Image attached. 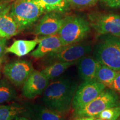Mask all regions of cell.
<instances>
[{
    "mask_svg": "<svg viewBox=\"0 0 120 120\" xmlns=\"http://www.w3.org/2000/svg\"><path fill=\"white\" fill-rule=\"evenodd\" d=\"M77 83L67 77H60L51 82L43 91L42 100L48 107L60 113L71 108Z\"/></svg>",
    "mask_w": 120,
    "mask_h": 120,
    "instance_id": "1",
    "label": "cell"
},
{
    "mask_svg": "<svg viewBox=\"0 0 120 120\" xmlns=\"http://www.w3.org/2000/svg\"><path fill=\"white\" fill-rule=\"evenodd\" d=\"M92 55L101 64L116 71H120V37L111 34L100 35Z\"/></svg>",
    "mask_w": 120,
    "mask_h": 120,
    "instance_id": "2",
    "label": "cell"
},
{
    "mask_svg": "<svg viewBox=\"0 0 120 120\" xmlns=\"http://www.w3.org/2000/svg\"><path fill=\"white\" fill-rule=\"evenodd\" d=\"M91 31L89 21L79 15H70L64 18L58 34L63 46L82 41Z\"/></svg>",
    "mask_w": 120,
    "mask_h": 120,
    "instance_id": "3",
    "label": "cell"
},
{
    "mask_svg": "<svg viewBox=\"0 0 120 120\" xmlns=\"http://www.w3.org/2000/svg\"><path fill=\"white\" fill-rule=\"evenodd\" d=\"M9 13L21 32L32 26L45 11L34 0H16L10 6Z\"/></svg>",
    "mask_w": 120,
    "mask_h": 120,
    "instance_id": "4",
    "label": "cell"
},
{
    "mask_svg": "<svg viewBox=\"0 0 120 120\" xmlns=\"http://www.w3.org/2000/svg\"><path fill=\"white\" fill-rule=\"evenodd\" d=\"M120 106V98L115 91L106 88L88 104L74 110L75 117L97 116L104 109Z\"/></svg>",
    "mask_w": 120,
    "mask_h": 120,
    "instance_id": "5",
    "label": "cell"
},
{
    "mask_svg": "<svg viewBox=\"0 0 120 120\" xmlns=\"http://www.w3.org/2000/svg\"><path fill=\"white\" fill-rule=\"evenodd\" d=\"M88 19L90 26L98 35L120 37V15L95 12L90 14Z\"/></svg>",
    "mask_w": 120,
    "mask_h": 120,
    "instance_id": "6",
    "label": "cell"
},
{
    "mask_svg": "<svg viewBox=\"0 0 120 120\" xmlns=\"http://www.w3.org/2000/svg\"><path fill=\"white\" fill-rule=\"evenodd\" d=\"M92 51L91 44L87 42H79L63 46L47 57L52 62H75L88 55Z\"/></svg>",
    "mask_w": 120,
    "mask_h": 120,
    "instance_id": "7",
    "label": "cell"
},
{
    "mask_svg": "<svg viewBox=\"0 0 120 120\" xmlns=\"http://www.w3.org/2000/svg\"><path fill=\"white\" fill-rule=\"evenodd\" d=\"M34 70L31 61L19 60L6 64L3 68V73L12 84L19 87L23 85Z\"/></svg>",
    "mask_w": 120,
    "mask_h": 120,
    "instance_id": "8",
    "label": "cell"
},
{
    "mask_svg": "<svg viewBox=\"0 0 120 120\" xmlns=\"http://www.w3.org/2000/svg\"><path fill=\"white\" fill-rule=\"evenodd\" d=\"M106 87L97 81H85L77 87L72 105L74 110L81 109L95 98Z\"/></svg>",
    "mask_w": 120,
    "mask_h": 120,
    "instance_id": "9",
    "label": "cell"
},
{
    "mask_svg": "<svg viewBox=\"0 0 120 120\" xmlns=\"http://www.w3.org/2000/svg\"><path fill=\"white\" fill-rule=\"evenodd\" d=\"M64 18L60 13L46 12L36 25L34 30V34L44 37L58 34Z\"/></svg>",
    "mask_w": 120,
    "mask_h": 120,
    "instance_id": "10",
    "label": "cell"
},
{
    "mask_svg": "<svg viewBox=\"0 0 120 120\" xmlns=\"http://www.w3.org/2000/svg\"><path fill=\"white\" fill-rule=\"evenodd\" d=\"M49 84V79L41 71L34 70L23 83L22 94L32 99L42 94Z\"/></svg>",
    "mask_w": 120,
    "mask_h": 120,
    "instance_id": "11",
    "label": "cell"
},
{
    "mask_svg": "<svg viewBox=\"0 0 120 120\" xmlns=\"http://www.w3.org/2000/svg\"><path fill=\"white\" fill-rule=\"evenodd\" d=\"M63 46L58 34L44 36L40 38L38 46L31 53V56L36 58H41L56 51Z\"/></svg>",
    "mask_w": 120,
    "mask_h": 120,
    "instance_id": "12",
    "label": "cell"
},
{
    "mask_svg": "<svg viewBox=\"0 0 120 120\" xmlns=\"http://www.w3.org/2000/svg\"><path fill=\"white\" fill-rule=\"evenodd\" d=\"M78 72L79 77L84 81H96L97 69L100 65L93 56L85 55L77 61Z\"/></svg>",
    "mask_w": 120,
    "mask_h": 120,
    "instance_id": "13",
    "label": "cell"
},
{
    "mask_svg": "<svg viewBox=\"0 0 120 120\" xmlns=\"http://www.w3.org/2000/svg\"><path fill=\"white\" fill-rule=\"evenodd\" d=\"M39 41L38 38L33 40H16L10 47L6 48V53H13L19 57L25 56L34 50Z\"/></svg>",
    "mask_w": 120,
    "mask_h": 120,
    "instance_id": "14",
    "label": "cell"
},
{
    "mask_svg": "<svg viewBox=\"0 0 120 120\" xmlns=\"http://www.w3.org/2000/svg\"><path fill=\"white\" fill-rule=\"evenodd\" d=\"M9 11L0 16V37L6 39L10 38L20 32Z\"/></svg>",
    "mask_w": 120,
    "mask_h": 120,
    "instance_id": "15",
    "label": "cell"
},
{
    "mask_svg": "<svg viewBox=\"0 0 120 120\" xmlns=\"http://www.w3.org/2000/svg\"><path fill=\"white\" fill-rule=\"evenodd\" d=\"M41 6L45 12H56L64 13L70 7L67 0H34Z\"/></svg>",
    "mask_w": 120,
    "mask_h": 120,
    "instance_id": "16",
    "label": "cell"
},
{
    "mask_svg": "<svg viewBox=\"0 0 120 120\" xmlns=\"http://www.w3.org/2000/svg\"><path fill=\"white\" fill-rule=\"evenodd\" d=\"M77 61L75 62H58L57 61V62H52L51 64H49V66L43 68L41 72L49 80L55 79L61 76L67 68L75 64H76Z\"/></svg>",
    "mask_w": 120,
    "mask_h": 120,
    "instance_id": "17",
    "label": "cell"
},
{
    "mask_svg": "<svg viewBox=\"0 0 120 120\" xmlns=\"http://www.w3.org/2000/svg\"><path fill=\"white\" fill-rule=\"evenodd\" d=\"M32 112L37 120H65L63 113L53 109L36 105L32 107Z\"/></svg>",
    "mask_w": 120,
    "mask_h": 120,
    "instance_id": "18",
    "label": "cell"
},
{
    "mask_svg": "<svg viewBox=\"0 0 120 120\" xmlns=\"http://www.w3.org/2000/svg\"><path fill=\"white\" fill-rule=\"evenodd\" d=\"M117 72V71L112 70L107 66L100 64L97 69L96 81L109 88L115 79Z\"/></svg>",
    "mask_w": 120,
    "mask_h": 120,
    "instance_id": "19",
    "label": "cell"
},
{
    "mask_svg": "<svg viewBox=\"0 0 120 120\" xmlns=\"http://www.w3.org/2000/svg\"><path fill=\"white\" fill-rule=\"evenodd\" d=\"M17 93L6 79H0V105L13 101L16 98Z\"/></svg>",
    "mask_w": 120,
    "mask_h": 120,
    "instance_id": "20",
    "label": "cell"
},
{
    "mask_svg": "<svg viewBox=\"0 0 120 120\" xmlns=\"http://www.w3.org/2000/svg\"><path fill=\"white\" fill-rule=\"evenodd\" d=\"M20 105L14 103L0 105V120H13L22 112Z\"/></svg>",
    "mask_w": 120,
    "mask_h": 120,
    "instance_id": "21",
    "label": "cell"
},
{
    "mask_svg": "<svg viewBox=\"0 0 120 120\" xmlns=\"http://www.w3.org/2000/svg\"><path fill=\"white\" fill-rule=\"evenodd\" d=\"M120 117V106L104 109L97 117L104 120H117Z\"/></svg>",
    "mask_w": 120,
    "mask_h": 120,
    "instance_id": "22",
    "label": "cell"
},
{
    "mask_svg": "<svg viewBox=\"0 0 120 120\" xmlns=\"http://www.w3.org/2000/svg\"><path fill=\"white\" fill-rule=\"evenodd\" d=\"M70 6L75 8H87L95 5L98 0H67Z\"/></svg>",
    "mask_w": 120,
    "mask_h": 120,
    "instance_id": "23",
    "label": "cell"
},
{
    "mask_svg": "<svg viewBox=\"0 0 120 120\" xmlns=\"http://www.w3.org/2000/svg\"><path fill=\"white\" fill-rule=\"evenodd\" d=\"M109 88L115 91L116 92L120 94V71H117L115 79Z\"/></svg>",
    "mask_w": 120,
    "mask_h": 120,
    "instance_id": "24",
    "label": "cell"
},
{
    "mask_svg": "<svg viewBox=\"0 0 120 120\" xmlns=\"http://www.w3.org/2000/svg\"><path fill=\"white\" fill-rule=\"evenodd\" d=\"M6 38L0 37V67L6 53Z\"/></svg>",
    "mask_w": 120,
    "mask_h": 120,
    "instance_id": "25",
    "label": "cell"
},
{
    "mask_svg": "<svg viewBox=\"0 0 120 120\" xmlns=\"http://www.w3.org/2000/svg\"><path fill=\"white\" fill-rule=\"evenodd\" d=\"M105 5L109 7H120V0H100Z\"/></svg>",
    "mask_w": 120,
    "mask_h": 120,
    "instance_id": "26",
    "label": "cell"
},
{
    "mask_svg": "<svg viewBox=\"0 0 120 120\" xmlns=\"http://www.w3.org/2000/svg\"><path fill=\"white\" fill-rule=\"evenodd\" d=\"M10 4L9 1L0 2V16L10 11Z\"/></svg>",
    "mask_w": 120,
    "mask_h": 120,
    "instance_id": "27",
    "label": "cell"
},
{
    "mask_svg": "<svg viewBox=\"0 0 120 120\" xmlns=\"http://www.w3.org/2000/svg\"><path fill=\"white\" fill-rule=\"evenodd\" d=\"M94 117H76L73 120H94Z\"/></svg>",
    "mask_w": 120,
    "mask_h": 120,
    "instance_id": "28",
    "label": "cell"
},
{
    "mask_svg": "<svg viewBox=\"0 0 120 120\" xmlns=\"http://www.w3.org/2000/svg\"><path fill=\"white\" fill-rule=\"evenodd\" d=\"M15 120H30L28 118L23 117H18L17 116L16 118H15Z\"/></svg>",
    "mask_w": 120,
    "mask_h": 120,
    "instance_id": "29",
    "label": "cell"
},
{
    "mask_svg": "<svg viewBox=\"0 0 120 120\" xmlns=\"http://www.w3.org/2000/svg\"><path fill=\"white\" fill-rule=\"evenodd\" d=\"M10 0H0V2H7V1H9Z\"/></svg>",
    "mask_w": 120,
    "mask_h": 120,
    "instance_id": "30",
    "label": "cell"
},
{
    "mask_svg": "<svg viewBox=\"0 0 120 120\" xmlns=\"http://www.w3.org/2000/svg\"><path fill=\"white\" fill-rule=\"evenodd\" d=\"M94 120H102V119H101V118H98V119H95Z\"/></svg>",
    "mask_w": 120,
    "mask_h": 120,
    "instance_id": "31",
    "label": "cell"
},
{
    "mask_svg": "<svg viewBox=\"0 0 120 120\" xmlns=\"http://www.w3.org/2000/svg\"><path fill=\"white\" fill-rule=\"evenodd\" d=\"M118 120H120V118H119V119H118Z\"/></svg>",
    "mask_w": 120,
    "mask_h": 120,
    "instance_id": "32",
    "label": "cell"
},
{
    "mask_svg": "<svg viewBox=\"0 0 120 120\" xmlns=\"http://www.w3.org/2000/svg\"><path fill=\"white\" fill-rule=\"evenodd\" d=\"M0 70H1V67H0Z\"/></svg>",
    "mask_w": 120,
    "mask_h": 120,
    "instance_id": "33",
    "label": "cell"
}]
</instances>
